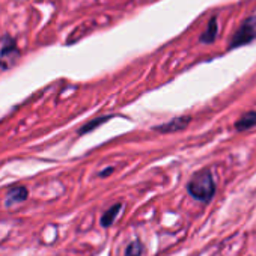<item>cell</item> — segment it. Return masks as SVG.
I'll use <instances>...</instances> for the list:
<instances>
[{
  "label": "cell",
  "mask_w": 256,
  "mask_h": 256,
  "mask_svg": "<svg viewBox=\"0 0 256 256\" xmlns=\"http://www.w3.org/2000/svg\"><path fill=\"white\" fill-rule=\"evenodd\" d=\"M187 192L193 199L202 204L211 202V199L216 194V182L211 170L202 169L200 172L194 174L187 184Z\"/></svg>",
  "instance_id": "cell-1"
},
{
  "label": "cell",
  "mask_w": 256,
  "mask_h": 256,
  "mask_svg": "<svg viewBox=\"0 0 256 256\" xmlns=\"http://www.w3.org/2000/svg\"><path fill=\"white\" fill-rule=\"evenodd\" d=\"M253 40H256V17L247 18L240 26V29L236 30V34L234 35V38L230 41V48L246 46V44L252 42Z\"/></svg>",
  "instance_id": "cell-2"
},
{
  "label": "cell",
  "mask_w": 256,
  "mask_h": 256,
  "mask_svg": "<svg viewBox=\"0 0 256 256\" xmlns=\"http://www.w3.org/2000/svg\"><path fill=\"white\" fill-rule=\"evenodd\" d=\"M190 122H192V116H178V118H174L172 120H169L163 125L156 126L154 130L158 133H163V134H172V133H178V132L186 130V128L190 125Z\"/></svg>",
  "instance_id": "cell-3"
},
{
  "label": "cell",
  "mask_w": 256,
  "mask_h": 256,
  "mask_svg": "<svg viewBox=\"0 0 256 256\" xmlns=\"http://www.w3.org/2000/svg\"><path fill=\"white\" fill-rule=\"evenodd\" d=\"M17 58H18V50L16 47V42L5 46L2 50H0V66L4 70H8L12 64H16Z\"/></svg>",
  "instance_id": "cell-4"
},
{
  "label": "cell",
  "mask_w": 256,
  "mask_h": 256,
  "mask_svg": "<svg viewBox=\"0 0 256 256\" xmlns=\"http://www.w3.org/2000/svg\"><path fill=\"white\" fill-rule=\"evenodd\" d=\"M254 126H256V110L246 112L235 122V130L238 133L248 132V130H252V128H254Z\"/></svg>",
  "instance_id": "cell-5"
},
{
  "label": "cell",
  "mask_w": 256,
  "mask_h": 256,
  "mask_svg": "<svg viewBox=\"0 0 256 256\" xmlns=\"http://www.w3.org/2000/svg\"><path fill=\"white\" fill-rule=\"evenodd\" d=\"M29 196V192L26 187L20 186V187H16L12 190H10L8 196H6V206H12V205H17V204H22L28 199Z\"/></svg>",
  "instance_id": "cell-6"
},
{
  "label": "cell",
  "mask_w": 256,
  "mask_h": 256,
  "mask_svg": "<svg viewBox=\"0 0 256 256\" xmlns=\"http://www.w3.org/2000/svg\"><path fill=\"white\" fill-rule=\"evenodd\" d=\"M217 30H218V28H217V18H211L210 23H208V28H206L205 34L200 36V41L204 44H211L216 40V36H217Z\"/></svg>",
  "instance_id": "cell-7"
},
{
  "label": "cell",
  "mask_w": 256,
  "mask_h": 256,
  "mask_svg": "<svg viewBox=\"0 0 256 256\" xmlns=\"http://www.w3.org/2000/svg\"><path fill=\"white\" fill-rule=\"evenodd\" d=\"M120 208H122V205H120V204H116V205L110 206V210H107V211L102 214V217H101V224H102V228H108L110 224H113L114 217L119 214Z\"/></svg>",
  "instance_id": "cell-8"
},
{
  "label": "cell",
  "mask_w": 256,
  "mask_h": 256,
  "mask_svg": "<svg viewBox=\"0 0 256 256\" xmlns=\"http://www.w3.org/2000/svg\"><path fill=\"white\" fill-rule=\"evenodd\" d=\"M112 116H101V118H96V119H92L90 122H88L86 125H83L80 130H78V134L80 136H83V134H86V133H89V132H92V130H95L96 126H100V125H102L106 120H108Z\"/></svg>",
  "instance_id": "cell-9"
},
{
  "label": "cell",
  "mask_w": 256,
  "mask_h": 256,
  "mask_svg": "<svg viewBox=\"0 0 256 256\" xmlns=\"http://www.w3.org/2000/svg\"><path fill=\"white\" fill-rule=\"evenodd\" d=\"M144 253V244L140 241H133L125 250V256H142Z\"/></svg>",
  "instance_id": "cell-10"
},
{
  "label": "cell",
  "mask_w": 256,
  "mask_h": 256,
  "mask_svg": "<svg viewBox=\"0 0 256 256\" xmlns=\"http://www.w3.org/2000/svg\"><path fill=\"white\" fill-rule=\"evenodd\" d=\"M112 172H113V168H107V169H104V172L100 174V176H107V175H110Z\"/></svg>",
  "instance_id": "cell-11"
}]
</instances>
